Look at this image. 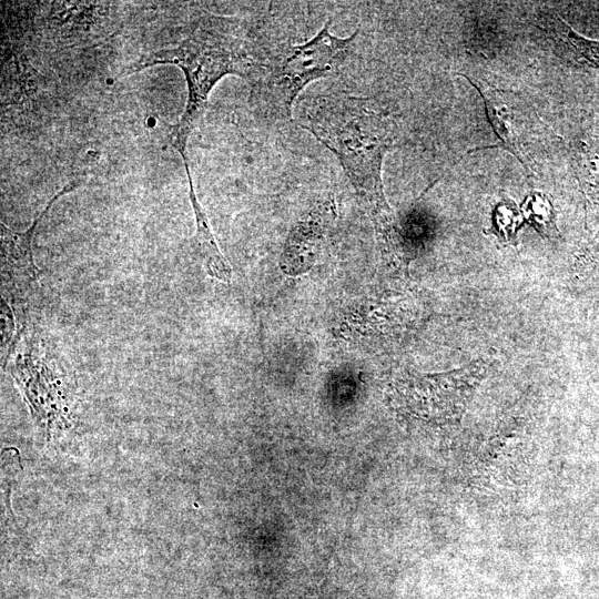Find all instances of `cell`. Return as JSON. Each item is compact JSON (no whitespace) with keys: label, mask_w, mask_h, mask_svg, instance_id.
Wrapping results in <instances>:
<instances>
[{"label":"cell","mask_w":599,"mask_h":599,"mask_svg":"<svg viewBox=\"0 0 599 599\" xmlns=\"http://www.w3.org/2000/svg\"><path fill=\"white\" fill-rule=\"evenodd\" d=\"M300 119L338 159L386 251L397 248L400 232L382 180L385 154L396 139L392 116L368 98L331 93L305 102Z\"/></svg>","instance_id":"obj_1"},{"label":"cell","mask_w":599,"mask_h":599,"mask_svg":"<svg viewBox=\"0 0 599 599\" xmlns=\"http://www.w3.org/2000/svg\"><path fill=\"white\" fill-rule=\"evenodd\" d=\"M268 62L242 32L240 20L201 11L179 43L145 54L132 63L124 74L169 63L184 72L187 101L171 136L173 146L183 158L186 156L189 135L202 115L213 87L227 74L257 81Z\"/></svg>","instance_id":"obj_2"},{"label":"cell","mask_w":599,"mask_h":599,"mask_svg":"<svg viewBox=\"0 0 599 599\" xmlns=\"http://www.w3.org/2000/svg\"><path fill=\"white\" fill-rule=\"evenodd\" d=\"M354 34L341 38L325 24L312 39L272 58L256 81L263 113L272 121L291 119L293 104L311 82L333 74L346 60L355 42Z\"/></svg>","instance_id":"obj_3"},{"label":"cell","mask_w":599,"mask_h":599,"mask_svg":"<svg viewBox=\"0 0 599 599\" xmlns=\"http://www.w3.org/2000/svg\"><path fill=\"white\" fill-rule=\"evenodd\" d=\"M80 181H72L57 193L42 212L34 219L32 226L26 232H17L1 223V261L2 277L12 282L16 287L29 288L37 284L39 270L33 262L31 241L41 217L57 199L72 191Z\"/></svg>","instance_id":"obj_4"},{"label":"cell","mask_w":599,"mask_h":599,"mask_svg":"<svg viewBox=\"0 0 599 599\" xmlns=\"http://www.w3.org/2000/svg\"><path fill=\"white\" fill-rule=\"evenodd\" d=\"M185 172L189 180V196L194 211L196 224V231L193 240L194 247L200 255L209 275L224 283H230L232 277L231 265L220 251L215 237L211 231L205 211L197 201L190 167L185 169Z\"/></svg>","instance_id":"obj_5"},{"label":"cell","mask_w":599,"mask_h":599,"mask_svg":"<svg viewBox=\"0 0 599 599\" xmlns=\"http://www.w3.org/2000/svg\"><path fill=\"white\" fill-rule=\"evenodd\" d=\"M460 75L466 78L468 82H470L471 85L480 93L485 103L488 121L493 126L495 134L500 140L502 146L526 166L519 143L517 142L512 131V114L508 105L504 103L498 91L484 84L479 80L468 77L467 74L460 73Z\"/></svg>","instance_id":"obj_6"},{"label":"cell","mask_w":599,"mask_h":599,"mask_svg":"<svg viewBox=\"0 0 599 599\" xmlns=\"http://www.w3.org/2000/svg\"><path fill=\"white\" fill-rule=\"evenodd\" d=\"M522 212L544 236L552 237L557 235L555 211L545 194L540 192L530 193L522 204Z\"/></svg>","instance_id":"obj_7"},{"label":"cell","mask_w":599,"mask_h":599,"mask_svg":"<svg viewBox=\"0 0 599 599\" xmlns=\"http://www.w3.org/2000/svg\"><path fill=\"white\" fill-rule=\"evenodd\" d=\"M520 223V214L512 201L502 200L497 204L494 211V226L498 237L512 241Z\"/></svg>","instance_id":"obj_8"}]
</instances>
